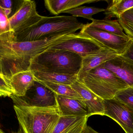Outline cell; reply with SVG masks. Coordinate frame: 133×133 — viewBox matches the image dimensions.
Returning <instances> with one entry per match:
<instances>
[{"label": "cell", "mask_w": 133, "mask_h": 133, "mask_svg": "<svg viewBox=\"0 0 133 133\" xmlns=\"http://www.w3.org/2000/svg\"><path fill=\"white\" fill-rule=\"evenodd\" d=\"M81 33L90 36L104 46L122 55L131 42L132 39L123 37L84 24Z\"/></svg>", "instance_id": "9c48e42d"}, {"label": "cell", "mask_w": 133, "mask_h": 133, "mask_svg": "<svg viewBox=\"0 0 133 133\" xmlns=\"http://www.w3.org/2000/svg\"><path fill=\"white\" fill-rule=\"evenodd\" d=\"M82 97L88 110V116L94 115L104 116V100L101 98L78 80L71 85Z\"/></svg>", "instance_id": "8fae6325"}, {"label": "cell", "mask_w": 133, "mask_h": 133, "mask_svg": "<svg viewBox=\"0 0 133 133\" xmlns=\"http://www.w3.org/2000/svg\"><path fill=\"white\" fill-rule=\"evenodd\" d=\"M114 99L124 105L133 112V87H129L116 93Z\"/></svg>", "instance_id": "cb8c5ba5"}, {"label": "cell", "mask_w": 133, "mask_h": 133, "mask_svg": "<svg viewBox=\"0 0 133 133\" xmlns=\"http://www.w3.org/2000/svg\"><path fill=\"white\" fill-rule=\"evenodd\" d=\"M13 107L24 133H51L61 117L57 107L14 105Z\"/></svg>", "instance_id": "277c9868"}, {"label": "cell", "mask_w": 133, "mask_h": 133, "mask_svg": "<svg viewBox=\"0 0 133 133\" xmlns=\"http://www.w3.org/2000/svg\"><path fill=\"white\" fill-rule=\"evenodd\" d=\"M80 82L104 100L112 99L117 92L129 87L102 65L89 71Z\"/></svg>", "instance_id": "5b68a950"}, {"label": "cell", "mask_w": 133, "mask_h": 133, "mask_svg": "<svg viewBox=\"0 0 133 133\" xmlns=\"http://www.w3.org/2000/svg\"><path fill=\"white\" fill-rule=\"evenodd\" d=\"M121 78L129 86L133 87V61L122 55L102 65Z\"/></svg>", "instance_id": "7c38bea8"}, {"label": "cell", "mask_w": 133, "mask_h": 133, "mask_svg": "<svg viewBox=\"0 0 133 133\" xmlns=\"http://www.w3.org/2000/svg\"><path fill=\"white\" fill-rule=\"evenodd\" d=\"M43 17L37 11L34 1L23 0L18 11L9 19L11 30L18 33L36 24Z\"/></svg>", "instance_id": "ba28073f"}, {"label": "cell", "mask_w": 133, "mask_h": 133, "mask_svg": "<svg viewBox=\"0 0 133 133\" xmlns=\"http://www.w3.org/2000/svg\"><path fill=\"white\" fill-rule=\"evenodd\" d=\"M23 0H0V6L4 9L8 18L15 15L20 8Z\"/></svg>", "instance_id": "d4e9b609"}, {"label": "cell", "mask_w": 133, "mask_h": 133, "mask_svg": "<svg viewBox=\"0 0 133 133\" xmlns=\"http://www.w3.org/2000/svg\"><path fill=\"white\" fill-rule=\"evenodd\" d=\"M99 0H45L44 5L52 15H57L85 4L100 1Z\"/></svg>", "instance_id": "e0dca14e"}, {"label": "cell", "mask_w": 133, "mask_h": 133, "mask_svg": "<svg viewBox=\"0 0 133 133\" xmlns=\"http://www.w3.org/2000/svg\"><path fill=\"white\" fill-rule=\"evenodd\" d=\"M11 133H24V132L22 129H21V127L19 126L18 131L16 132H12Z\"/></svg>", "instance_id": "f546056e"}, {"label": "cell", "mask_w": 133, "mask_h": 133, "mask_svg": "<svg viewBox=\"0 0 133 133\" xmlns=\"http://www.w3.org/2000/svg\"><path fill=\"white\" fill-rule=\"evenodd\" d=\"M104 11L105 9L104 8L94 7L81 6L66 11L64 13L70 14L73 17H83L84 18L92 21L94 19L92 18L93 15Z\"/></svg>", "instance_id": "7402d4cb"}, {"label": "cell", "mask_w": 133, "mask_h": 133, "mask_svg": "<svg viewBox=\"0 0 133 133\" xmlns=\"http://www.w3.org/2000/svg\"><path fill=\"white\" fill-rule=\"evenodd\" d=\"M82 62V58L73 52L50 48L32 59L29 70L77 75Z\"/></svg>", "instance_id": "3957f363"}, {"label": "cell", "mask_w": 133, "mask_h": 133, "mask_svg": "<svg viewBox=\"0 0 133 133\" xmlns=\"http://www.w3.org/2000/svg\"><path fill=\"white\" fill-rule=\"evenodd\" d=\"M35 80L33 73L30 70L20 72L13 75L10 79V84L13 90L12 95L17 97L25 96Z\"/></svg>", "instance_id": "2e32d148"}, {"label": "cell", "mask_w": 133, "mask_h": 133, "mask_svg": "<svg viewBox=\"0 0 133 133\" xmlns=\"http://www.w3.org/2000/svg\"><path fill=\"white\" fill-rule=\"evenodd\" d=\"M36 80L71 86L77 80V75L32 72Z\"/></svg>", "instance_id": "ac0fdd59"}, {"label": "cell", "mask_w": 133, "mask_h": 133, "mask_svg": "<svg viewBox=\"0 0 133 133\" xmlns=\"http://www.w3.org/2000/svg\"><path fill=\"white\" fill-rule=\"evenodd\" d=\"M88 116H61L51 133H81Z\"/></svg>", "instance_id": "9a60e30c"}, {"label": "cell", "mask_w": 133, "mask_h": 133, "mask_svg": "<svg viewBox=\"0 0 133 133\" xmlns=\"http://www.w3.org/2000/svg\"><path fill=\"white\" fill-rule=\"evenodd\" d=\"M81 133H100L98 132L93 129L90 126H88L87 125L84 128Z\"/></svg>", "instance_id": "f1b7e54d"}, {"label": "cell", "mask_w": 133, "mask_h": 133, "mask_svg": "<svg viewBox=\"0 0 133 133\" xmlns=\"http://www.w3.org/2000/svg\"><path fill=\"white\" fill-rule=\"evenodd\" d=\"M64 36L20 42L16 40L13 31L0 35V73L10 80L16 73L29 70L33 58L63 41Z\"/></svg>", "instance_id": "6da1fadb"}, {"label": "cell", "mask_w": 133, "mask_h": 133, "mask_svg": "<svg viewBox=\"0 0 133 133\" xmlns=\"http://www.w3.org/2000/svg\"><path fill=\"white\" fill-rule=\"evenodd\" d=\"M122 55L133 61V39Z\"/></svg>", "instance_id": "83f0119b"}, {"label": "cell", "mask_w": 133, "mask_h": 133, "mask_svg": "<svg viewBox=\"0 0 133 133\" xmlns=\"http://www.w3.org/2000/svg\"><path fill=\"white\" fill-rule=\"evenodd\" d=\"M11 31L8 18L4 9L0 6V35Z\"/></svg>", "instance_id": "4316f807"}, {"label": "cell", "mask_w": 133, "mask_h": 133, "mask_svg": "<svg viewBox=\"0 0 133 133\" xmlns=\"http://www.w3.org/2000/svg\"><path fill=\"white\" fill-rule=\"evenodd\" d=\"M50 48L69 51L82 58L96 54L104 49H109L95 39L80 32L72 34L69 39Z\"/></svg>", "instance_id": "52a82bcc"}, {"label": "cell", "mask_w": 133, "mask_h": 133, "mask_svg": "<svg viewBox=\"0 0 133 133\" xmlns=\"http://www.w3.org/2000/svg\"><path fill=\"white\" fill-rule=\"evenodd\" d=\"M118 20L125 34L133 39V7L122 14Z\"/></svg>", "instance_id": "603a6c76"}, {"label": "cell", "mask_w": 133, "mask_h": 133, "mask_svg": "<svg viewBox=\"0 0 133 133\" xmlns=\"http://www.w3.org/2000/svg\"><path fill=\"white\" fill-rule=\"evenodd\" d=\"M39 82L52 90L57 95L83 99L80 95L74 90L71 86L48 82Z\"/></svg>", "instance_id": "44dd1931"}, {"label": "cell", "mask_w": 133, "mask_h": 133, "mask_svg": "<svg viewBox=\"0 0 133 133\" xmlns=\"http://www.w3.org/2000/svg\"><path fill=\"white\" fill-rule=\"evenodd\" d=\"M91 23L86 24L91 27L99 29L123 37H129L123 32V29L117 20L111 19L96 20L94 19Z\"/></svg>", "instance_id": "ffe728a7"}, {"label": "cell", "mask_w": 133, "mask_h": 133, "mask_svg": "<svg viewBox=\"0 0 133 133\" xmlns=\"http://www.w3.org/2000/svg\"><path fill=\"white\" fill-rule=\"evenodd\" d=\"M57 94L39 81L35 80L25 96L17 97L12 95L10 98L14 105L38 107H57Z\"/></svg>", "instance_id": "8992f818"}, {"label": "cell", "mask_w": 133, "mask_h": 133, "mask_svg": "<svg viewBox=\"0 0 133 133\" xmlns=\"http://www.w3.org/2000/svg\"><path fill=\"white\" fill-rule=\"evenodd\" d=\"M104 116L112 119L126 133H133V112L114 98L104 100Z\"/></svg>", "instance_id": "30bf717a"}, {"label": "cell", "mask_w": 133, "mask_h": 133, "mask_svg": "<svg viewBox=\"0 0 133 133\" xmlns=\"http://www.w3.org/2000/svg\"><path fill=\"white\" fill-rule=\"evenodd\" d=\"M108 6L105 9L104 15L106 19L112 18H118L125 12L133 7V0H113L106 1Z\"/></svg>", "instance_id": "d6986e66"}, {"label": "cell", "mask_w": 133, "mask_h": 133, "mask_svg": "<svg viewBox=\"0 0 133 133\" xmlns=\"http://www.w3.org/2000/svg\"><path fill=\"white\" fill-rule=\"evenodd\" d=\"M84 26L83 23L72 16H43L42 19L36 24L14 34L18 41H37L75 33L81 30Z\"/></svg>", "instance_id": "7a4b0ae2"}, {"label": "cell", "mask_w": 133, "mask_h": 133, "mask_svg": "<svg viewBox=\"0 0 133 133\" xmlns=\"http://www.w3.org/2000/svg\"><path fill=\"white\" fill-rule=\"evenodd\" d=\"M13 94L10 80L0 73V97H9Z\"/></svg>", "instance_id": "484cf974"}, {"label": "cell", "mask_w": 133, "mask_h": 133, "mask_svg": "<svg viewBox=\"0 0 133 133\" xmlns=\"http://www.w3.org/2000/svg\"><path fill=\"white\" fill-rule=\"evenodd\" d=\"M57 101L61 116H88L87 107L82 99L57 95Z\"/></svg>", "instance_id": "4fadbf2b"}, {"label": "cell", "mask_w": 133, "mask_h": 133, "mask_svg": "<svg viewBox=\"0 0 133 133\" xmlns=\"http://www.w3.org/2000/svg\"><path fill=\"white\" fill-rule=\"evenodd\" d=\"M0 133H5L0 128Z\"/></svg>", "instance_id": "4dcf8cb0"}, {"label": "cell", "mask_w": 133, "mask_h": 133, "mask_svg": "<svg viewBox=\"0 0 133 133\" xmlns=\"http://www.w3.org/2000/svg\"><path fill=\"white\" fill-rule=\"evenodd\" d=\"M118 55L115 52L107 48L96 54L82 58L81 68L77 75V80L80 82L89 71Z\"/></svg>", "instance_id": "5bb4252c"}]
</instances>
